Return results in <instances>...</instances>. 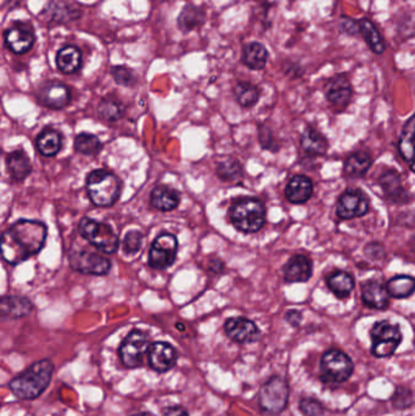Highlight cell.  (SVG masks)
<instances>
[{"label":"cell","mask_w":415,"mask_h":416,"mask_svg":"<svg viewBox=\"0 0 415 416\" xmlns=\"http://www.w3.org/2000/svg\"><path fill=\"white\" fill-rule=\"evenodd\" d=\"M6 168L11 179L23 182L31 174L32 163L23 149L16 150L6 156Z\"/></svg>","instance_id":"obj_23"},{"label":"cell","mask_w":415,"mask_h":416,"mask_svg":"<svg viewBox=\"0 0 415 416\" xmlns=\"http://www.w3.org/2000/svg\"><path fill=\"white\" fill-rule=\"evenodd\" d=\"M216 172L217 175L222 180H226V182H235V180L241 179L243 175V167L235 158H228V160L222 161L217 166Z\"/></svg>","instance_id":"obj_37"},{"label":"cell","mask_w":415,"mask_h":416,"mask_svg":"<svg viewBox=\"0 0 415 416\" xmlns=\"http://www.w3.org/2000/svg\"><path fill=\"white\" fill-rule=\"evenodd\" d=\"M235 99L243 107H252L260 99V90L248 82H238L234 87Z\"/></svg>","instance_id":"obj_35"},{"label":"cell","mask_w":415,"mask_h":416,"mask_svg":"<svg viewBox=\"0 0 415 416\" xmlns=\"http://www.w3.org/2000/svg\"><path fill=\"white\" fill-rule=\"evenodd\" d=\"M398 151L407 163L415 162V114L403 126L398 141Z\"/></svg>","instance_id":"obj_26"},{"label":"cell","mask_w":415,"mask_h":416,"mask_svg":"<svg viewBox=\"0 0 415 416\" xmlns=\"http://www.w3.org/2000/svg\"><path fill=\"white\" fill-rule=\"evenodd\" d=\"M208 269L215 274H221L224 271V263L221 259H211V262L208 263Z\"/></svg>","instance_id":"obj_46"},{"label":"cell","mask_w":415,"mask_h":416,"mask_svg":"<svg viewBox=\"0 0 415 416\" xmlns=\"http://www.w3.org/2000/svg\"><path fill=\"white\" fill-rule=\"evenodd\" d=\"M362 301L366 306L374 309H386L389 307V291L378 280H368L362 284Z\"/></svg>","instance_id":"obj_21"},{"label":"cell","mask_w":415,"mask_h":416,"mask_svg":"<svg viewBox=\"0 0 415 416\" xmlns=\"http://www.w3.org/2000/svg\"><path fill=\"white\" fill-rule=\"evenodd\" d=\"M54 364L50 359H42L13 377L9 388L18 398L33 400L43 394L52 382Z\"/></svg>","instance_id":"obj_2"},{"label":"cell","mask_w":415,"mask_h":416,"mask_svg":"<svg viewBox=\"0 0 415 416\" xmlns=\"http://www.w3.org/2000/svg\"><path fill=\"white\" fill-rule=\"evenodd\" d=\"M178 240L171 232H164L155 239L149 252V264L154 269H167L177 258Z\"/></svg>","instance_id":"obj_10"},{"label":"cell","mask_w":415,"mask_h":416,"mask_svg":"<svg viewBox=\"0 0 415 416\" xmlns=\"http://www.w3.org/2000/svg\"><path fill=\"white\" fill-rule=\"evenodd\" d=\"M230 219L239 232L245 234L260 232L265 224V205L255 197L241 198L231 207Z\"/></svg>","instance_id":"obj_3"},{"label":"cell","mask_w":415,"mask_h":416,"mask_svg":"<svg viewBox=\"0 0 415 416\" xmlns=\"http://www.w3.org/2000/svg\"><path fill=\"white\" fill-rule=\"evenodd\" d=\"M33 303L23 296H4L0 301V313L3 318L18 319L31 314Z\"/></svg>","instance_id":"obj_22"},{"label":"cell","mask_w":415,"mask_h":416,"mask_svg":"<svg viewBox=\"0 0 415 416\" xmlns=\"http://www.w3.org/2000/svg\"><path fill=\"white\" fill-rule=\"evenodd\" d=\"M150 201L151 205L156 210L168 212V210H176L179 206L181 196L176 190L160 185L152 190Z\"/></svg>","instance_id":"obj_25"},{"label":"cell","mask_w":415,"mask_h":416,"mask_svg":"<svg viewBox=\"0 0 415 416\" xmlns=\"http://www.w3.org/2000/svg\"><path fill=\"white\" fill-rule=\"evenodd\" d=\"M149 347V336L142 330L134 328L119 346V359L126 368H138L144 362V357L148 355Z\"/></svg>","instance_id":"obj_8"},{"label":"cell","mask_w":415,"mask_h":416,"mask_svg":"<svg viewBox=\"0 0 415 416\" xmlns=\"http://www.w3.org/2000/svg\"><path fill=\"white\" fill-rule=\"evenodd\" d=\"M301 146L308 155L323 156L329 149V143L325 139V136L320 134L318 131L307 128L301 136Z\"/></svg>","instance_id":"obj_30"},{"label":"cell","mask_w":415,"mask_h":416,"mask_svg":"<svg viewBox=\"0 0 415 416\" xmlns=\"http://www.w3.org/2000/svg\"><path fill=\"white\" fill-rule=\"evenodd\" d=\"M358 23H359L361 35H363V38L366 40V43L368 44V47L371 48V52L376 54V55H381V54L384 53L386 44H385V40H383V37L380 35L379 30L376 28L375 25L367 18L359 20Z\"/></svg>","instance_id":"obj_31"},{"label":"cell","mask_w":415,"mask_h":416,"mask_svg":"<svg viewBox=\"0 0 415 416\" xmlns=\"http://www.w3.org/2000/svg\"><path fill=\"white\" fill-rule=\"evenodd\" d=\"M164 416H189V414L183 407H171L164 410Z\"/></svg>","instance_id":"obj_47"},{"label":"cell","mask_w":415,"mask_h":416,"mask_svg":"<svg viewBox=\"0 0 415 416\" xmlns=\"http://www.w3.org/2000/svg\"><path fill=\"white\" fill-rule=\"evenodd\" d=\"M56 65L62 73L71 75L77 72L82 65V54L80 49L73 45L64 47L56 55Z\"/></svg>","instance_id":"obj_29"},{"label":"cell","mask_w":415,"mask_h":416,"mask_svg":"<svg viewBox=\"0 0 415 416\" xmlns=\"http://www.w3.org/2000/svg\"><path fill=\"white\" fill-rule=\"evenodd\" d=\"M386 289L389 291L390 296L396 299L411 297L415 292V279L409 275H396L391 278Z\"/></svg>","instance_id":"obj_33"},{"label":"cell","mask_w":415,"mask_h":416,"mask_svg":"<svg viewBox=\"0 0 415 416\" xmlns=\"http://www.w3.org/2000/svg\"><path fill=\"white\" fill-rule=\"evenodd\" d=\"M300 410L306 416H320L324 412V408L315 399L303 398L300 402Z\"/></svg>","instance_id":"obj_41"},{"label":"cell","mask_w":415,"mask_h":416,"mask_svg":"<svg viewBox=\"0 0 415 416\" xmlns=\"http://www.w3.org/2000/svg\"><path fill=\"white\" fill-rule=\"evenodd\" d=\"M38 102L45 107L60 109L66 107L71 101V92L60 82H48L43 84L37 94Z\"/></svg>","instance_id":"obj_15"},{"label":"cell","mask_w":415,"mask_h":416,"mask_svg":"<svg viewBox=\"0 0 415 416\" xmlns=\"http://www.w3.org/2000/svg\"><path fill=\"white\" fill-rule=\"evenodd\" d=\"M102 144L97 136L89 133H80L75 141V149L83 155H95L102 150Z\"/></svg>","instance_id":"obj_38"},{"label":"cell","mask_w":415,"mask_h":416,"mask_svg":"<svg viewBox=\"0 0 415 416\" xmlns=\"http://www.w3.org/2000/svg\"><path fill=\"white\" fill-rule=\"evenodd\" d=\"M371 353L376 358H387L396 352L402 342V331L399 326L387 320L376 323L371 330Z\"/></svg>","instance_id":"obj_6"},{"label":"cell","mask_w":415,"mask_h":416,"mask_svg":"<svg viewBox=\"0 0 415 416\" xmlns=\"http://www.w3.org/2000/svg\"><path fill=\"white\" fill-rule=\"evenodd\" d=\"M48 237L47 225L38 220L21 219L1 237V254L5 262L18 266L43 250Z\"/></svg>","instance_id":"obj_1"},{"label":"cell","mask_w":415,"mask_h":416,"mask_svg":"<svg viewBox=\"0 0 415 416\" xmlns=\"http://www.w3.org/2000/svg\"><path fill=\"white\" fill-rule=\"evenodd\" d=\"M313 182L307 175L299 174L292 177L285 188V197L294 205H302L308 201L313 195Z\"/></svg>","instance_id":"obj_20"},{"label":"cell","mask_w":415,"mask_h":416,"mask_svg":"<svg viewBox=\"0 0 415 416\" xmlns=\"http://www.w3.org/2000/svg\"><path fill=\"white\" fill-rule=\"evenodd\" d=\"M78 232L90 245L105 254H115L119 249V237L107 224L84 217L78 223Z\"/></svg>","instance_id":"obj_5"},{"label":"cell","mask_w":415,"mask_h":416,"mask_svg":"<svg viewBox=\"0 0 415 416\" xmlns=\"http://www.w3.org/2000/svg\"><path fill=\"white\" fill-rule=\"evenodd\" d=\"M148 362L155 372H169L177 363V350L167 342H154L148 350Z\"/></svg>","instance_id":"obj_16"},{"label":"cell","mask_w":415,"mask_h":416,"mask_svg":"<svg viewBox=\"0 0 415 416\" xmlns=\"http://www.w3.org/2000/svg\"><path fill=\"white\" fill-rule=\"evenodd\" d=\"M373 165V158L367 151H357L346 158L344 165V175L346 178H362L367 174Z\"/></svg>","instance_id":"obj_24"},{"label":"cell","mask_w":415,"mask_h":416,"mask_svg":"<svg viewBox=\"0 0 415 416\" xmlns=\"http://www.w3.org/2000/svg\"><path fill=\"white\" fill-rule=\"evenodd\" d=\"M89 198L97 207L115 205L121 195V182L114 173L105 170H95L87 177Z\"/></svg>","instance_id":"obj_4"},{"label":"cell","mask_w":415,"mask_h":416,"mask_svg":"<svg viewBox=\"0 0 415 416\" xmlns=\"http://www.w3.org/2000/svg\"><path fill=\"white\" fill-rule=\"evenodd\" d=\"M132 416H154V415H152V414H151V412H137V414H134V415H132Z\"/></svg>","instance_id":"obj_49"},{"label":"cell","mask_w":415,"mask_h":416,"mask_svg":"<svg viewBox=\"0 0 415 416\" xmlns=\"http://www.w3.org/2000/svg\"><path fill=\"white\" fill-rule=\"evenodd\" d=\"M289 399V386L287 381L279 376L270 377L262 386L258 393V402L262 410L270 414H279L287 408Z\"/></svg>","instance_id":"obj_9"},{"label":"cell","mask_w":415,"mask_h":416,"mask_svg":"<svg viewBox=\"0 0 415 416\" xmlns=\"http://www.w3.org/2000/svg\"><path fill=\"white\" fill-rule=\"evenodd\" d=\"M369 212V200L359 190H346L336 203V215L342 220L361 218Z\"/></svg>","instance_id":"obj_12"},{"label":"cell","mask_w":415,"mask_h":416,"mask_svg":"<svg viewBox=\"0 0 415 416\" xmlns=\"http://www.w3.org/2000/svg\"><path fill=\"white\" fill-rule=\"evenodd\" d=\"M224 331L231 341L238 343H251L261 338V331L252 320L243 316L229 318L224 323Z\"/></svg>","instance_id":"obj_14"},{"label":"cell","mask_w":415,"mask_h":416,"mask_svg":"<svg viewBox=\"0 0 415 416\" xmlns=\"http://www.w3.org/2000/svg\"><path fill=\"white\" fill-rule=\"evenodd\" d=\"M68 261L72 269L85 275H107L111 269L110 259L88 251H73Z\"/></svg>","instance_id":"obj_11"},{"label":"cell","mask_w":415,"mask_h":416,"mask_svg":"<svg viewBox=\"0 0 415 416\" xmlns=\"http://www.w3.org/2000/svg\"><path fill=\"white\" fill-rule=\"evenodd\" d=\"M354 364L339 350H327L320 362V379L327 384H341L354 374Z\"/></svg>","instance_id":"obj_7"},{"label":"cell","mask_w":415,"mask_h":416,"mask_svg":"<svg viewBox=\"0 0 415 416\" xmlns=\"http://www.w3.org/2000/svg\"><path fill=\"white\" fill-rule=\"evenodd\" d=\"M409 250H411V254H414L415 257V234L409 241Z\"/></svg>","instance_id":"obj_48"},{"label":"cell","mask_w":415,"mask_h":416,"mask_svg":"<svg viewBox=\"0 0 415 416\" xmlns=\"http://www.w3.org/2000/svg\"><path fill=\"white\" fill-rule=\"evenodd\" d=\"M111 75L115 79L116 83L124 85V87H133L137 82V78L133 73V71L126 66H115L111 70Z\"/></svg>","instance_id":"obj_39"},{"label":"cell","mask_w":415,"mask_h":416,"mask_svg":"<svg viewBox=\"0 0 415 416\" xmlns=\"http://www.w3.org/2000/svg\"><path fill=\"white\" fill-rule=\"evenodd\" d=\"M283 273L287 283H307L313 274V263L307 256L296 254L287 261Z\"/></svg>","instance_id":"obj_19"},{"label":"cell","mask_w":415,"mask_h":416,"mask_svg":"<svg viewBox=\"0 0 415 416\" xmlns=\"http://www.w3.org/2000/svg\"><path fill=\"white\" fill-rule=\"evenodd\" d=\"M364 252L369 258L381 259L385 257L384 247L378 242H371L369 245L366 246Z\"/></svg>","instance_id":"obj_43"},{"label":"cell","mask_w":415,"mask_h":416,"mask_svg":"<svg viewBox=\"0 0 415 416\" xmlns=\"http://www.w3.org/2000/svg\"><path fill=\"white\" fill-rule=\"evenodd\" d=\"M205 20L203 10L195 5H186L178 18V26L183 32H190L201 26Z\"/></svg>","instance_id":"obj_34"},{"label":"cell","mask_w":415,"mask_h":416,"mask_svg":"<svg viewBox=\"0 0 415 416\" xmlns=\"http://www.w3.org/2000/svg\"><path fill=\"white\" fill-rule=\"evenodd\" d=\"M144 235L138 230H131L126 234L124 240V251L127 254H136L140 251Z\"/></svg>","instance_id":"obj_40"},{"label":"cell","mask_w":415,"mask_h":416,"mask_svg":"<svg viewBox=\"0 0 415 416\" xmlns=\"http://www.w3.org/2000/svg\"><path fill=\"white\" fill-rule=\"evenodd\" d=\"M258 138H260V143H261L263 149L270 150V151H277L278 150V144L274 141L272 131L267 126H260L258 127Z\"/></svg>","instance_id":"obj_42"},{"label":"cell","mask_w":415,"mask_h":416,"mask_svg":"<svg viewBox=\"0 0 415 416\" xmlns=\"http://www.w3.org/2000/svg\"><path fill=\"white\" fill-rule=\"evenodd\" d=\"M285 320H287L289 324L296 328L301 324V320H302V313L296 309H291V311H287L285 314Z\"/></svg>","instance_id":"obj_45"},{"label":"cell","mask_w":415,"mask_h":416,"mask_svg":"<svg viewBox=\"0 0 415 416\" xmlns=\"http://www.w3.org/2000/svg\"><path fill=\"white\" fill-rule=\"evenodd\" d=\"M325 94L329 104L336 109L342 111L349 105L352 100L354 90L352 85L349 83L347 76L337 75L329 79L325 88Z\"/></svg>","instance_id":"obj_13"},{"label":"cell","mask_w":415,"mask_h":416,"mask_svg":"<svg viewBox=\"0 0 415 416\" xmlns=\"http://www.w3.org/2000/svg\"><path fill=\"white\" fill-rule=\"evenodd\" d=\"M379 184L385 197L396 205H403L411 201V195L403 188L401 175L396 171H386L380 175Z\"/></svg>","instance_id":"obj_18"},{"label":"cell","mask_w":415,"mask_h":416,"mask_svg":"<svg viewBox=\"0 0 415 416\" xmlns=\"http://www.w3.org/2000/svg\"><path fill=\"white\" fill-rule=\"evenodd\" d=\"M327 287L337 298L349 297L354 289V276L344 271H335L327 276Z\"/></svg>","instance_id":"obj_28"},{"label":"cell","mask_w":415,"mask_h":416,"mask_svg":"<svg viewBox=\"0 0 415 416\" xmlns=\"http://www.w3.org/2000/svg\"><path fill=\"white\" fill-rule=\"evenodd\" d=\"M97 114L104 121L115 122L124 116V107L119 100L112 97H105L97 106Z\"/></svg>","instance_id":"obj_36"},{"label":"cell","mask_w":415,"mask_h":416,"mask_svg":"<svg viewBox=\"0 0 415 416\" xmlns=\"http://www.w3.org/2000/svg\"><path fill=\"white\" fill-rule=\"evenodd\" d=\"M268 60V52L265 45L261 43H250L243 48V62L251 70H262L265 69Z\"/></svg>","instance_id":"obj_32"},{"label":"cell","mask_w":415,"mask_h":416,"mask_svg":"<svg viewBox=\"0 0 415 416\" xmlns=\"http://www.w3.org/2000/svg\"><path fill=\"white\" fill-rule=\"evenodd\" d=\"M37 149L43 156L53 158L62 148V134L53 128H45L37 136Z\"/></svg>","instance_id":"obj_27"},{"label":"cell","mask_w":415,"mask_h":416,"mask_svg":"<svg viewBox=\"0 0 415 416\" xmlns=\"http://www.w3.org/2000/svg\"><path fill=\"white\" fill-rule=\"evenodd\" d=\"M342 30H344L346 33H349V35H356V33H361L359 31V23L358 21H354V20H351V18H344L342 20Z\"/></svg>","instance_id":"obj_44"},{"label":"cell","mask_w":415,"mask_h":416,"mask_svg":"<svg viewBox=\"0 0 415 416\" xmlns=\"http://www.w3.org/2000/svg\"><path fill=\"white\" fill-rule=\"evenodd\" d=\"M36 37L31 26L28 25H15L5 32V44L13 54H25L31 50Z\"/></svg>","instance_id":"obj_17"}]
</instances>
